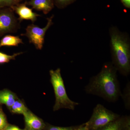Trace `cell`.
I'll return each mask as SVG.
<instances>
[{"label": "cell", "instance_id": "cell-12", "mask_svg": "<svg viewBox=\"0 0 130 130\" xmlns=\"http://www.w3.org/2000/svg\"><path fill=\"white\" fill-rule=\"evenodd\" d=\"M15 96L13 93L8 90L0 91V103L5 104L10 108L16 101Z\"/></svg>", "mask_w": 130, "mask_h": 130}, {"label": "cell", "instance_id": "cell-6", "mask_svg": "<svg viewBox=\"0 0 130 130\" xmlns=\"http://www.w3.org/2000/svg\"><path fill=\"white\" fill-rule=\"evenodd\" d=\"M20 25L11 8L0 9V37L17 31Z\"/></svg>", "mask_w": 130, "mask_h": 130}, {"label": "cell", "instance_id": "cell-11", "mask_svg": "<svg viewBox=\"0 0 130 130\" xmlns=\"http://www.w3.org/2000/svg\"><path fill=\"white\" fill-rule=\"evenodd\" d=\"M23 43V42L19 37L7 35L0 41V48L3 46H18L19 44Z\"/></svg>", "mask_w": 130, "mask_h": 130}, {"label": "cell", "instance_id": "cell-2", "mask_svg": "<svg viewBox=\"0 0 130 130\" xmlns=\"http://www.w3.org/2000/svg\"><path fill=\"white\" fill-rule=\"evenodd\" d=\"M111 63L125 76L130 73V41L129 35L115 26L109 28Z\"/></svg>", "mask_w": 130, "mask_h": 130}, {"label": "cell", "instance_id": "cell-4", "mask_svg": "<svg viewBox=\"0 0 130 130\" xmlns=\"http://www.w3.org/2000/svg\"><path fill=\"white\" fill-rule=\"evenodd\" d=\"M119 116L103 105L98 104L93 109L91 118L86 124L89 130H98L115 121Z\"/></svg>", "mask_w": 130, "mask_h": 130}, {"label": "cell", "instance_id": "cell-17", "mask_svg": "<svg viewBox=\"0 0 130 130\" xmlns=\"http://www.w3.org/2000/svg\"><path fill=\"white\" fill-rule=\"evenodd\" d=\"M54 3L59 8H63L73 3L76 0H53Z\"/></svg>", "mask_w": 130, "mask_h": 130}, {"label": "cell", "instance_id": "cell-9", "mask_svg": "<svg viewBox=\"0 0 130 130\" xmlns=\"http://www.w3.org/2000/svg\"><path fill=\"white\" fill-rule=\"evenodd\" d=\"M32 8L47 14L53 8V0H30L26 3Z\"/></svg>", "mask_w": 130, "mask_h": 130}, {"label": "cell", "instance_id": "cell-5", "mask_svg": "<svg viewBox=\"0 0 130 130\" xmlns=\"http://www.w3.org/2000/svg\"><path fill=\"white\" fill-rule=\"evenodd\" d=\"M53 18L54 15H52L50 18H47V25L43 28H40L34 24L28 25L26 29L25 33L21 34V36L26 37L29 39L30 43L34 44L37 49L41 50L43 47L46 32L53 24Z\"/></svg>", "mask_w": 130, "mask_h": 130}, {"label": "cell", "instance_id": "cell-20", "mask_svg": "<svg viewBox=\"0 0 130 130\" xmlns=\"http://www.w3.org/2000/svg\"><path fill=\"white\" fill-rule=\"evenodd\" d=\"M72 130H89L88 125L85 123L84 124L80 126L78 128H74Z\"/></svg>", "mask_w": 130, "mask_h": 130}, {"label": "cell", "instance_id": "cell-3", "mask_svg": "<svg viewBox=\"0 0 130 130\" xmlns=\"http://www.w3.org/2000/svg\"><path fill=\"white\" fill-rule=\"evenodd\" d=\"M50 74L55 96L54 111H58L61 108L74 110L76 107L79 104L72 101L68 97L61 77L60 69L58 68L55 70H50Z\"/></svg>", "mask_w": 130, "mask_h": 130}, {"label": "cell", "instance_id": "cell-1", "mask_svg": "<svg viewBox=\"0 0 130 130\" xmlns=\"http://www.w3.org/2000/svg\"><path fill=\"white\" fill-rule=\"evenodd\" d=\"M117 72L111 62L104 63L100 72L89 79L85 87V92L108 102L117 101L121 93Z\"/></svg>", "mask_w": 130, "mask_h": 130}, {"label": "cell", "instance_id": "cell-14", "mask_svg": "<svg viewBox=\"0 0 130 130\" xmlns=\"http://www.w3.org/2000/svg\"><path fill=\"white\" fill-rule=\"evenodd\" d=\"M11 111L15 113L23 114L28 109L26 107L23 103L19 100H16L12 106L10 107Z\"/></svg>", "mask_w": 130, "mask_h": 130}, {"label": "cell", "instance_id": "cell-8", "mask_svg": "<svg viewBox=\"0 0 130 130\" xmlns=\"http://www.w3.org/2000/svg\"><path fill=\"white\" fill-rule=\"evenodd\" d=\"M23 115L26 125L29 130H41L43 128L44 124L41 120L29 110Z\"/></svg>", "mask_w": 130, "mask_h": 130}, {"label": "cell", "instance_id": "cell-7", "mask_svg": "<svg viewBox=\"0 0 130 130\" xmlns=\"http://www.w3.org/2000/svg\"><path fill=\"white\" fill-rule=\"evenodd\" d=\"M19 16L20 22L23 20H30L35 22L40 15L32 11V9L28 7L26 4H18L11 7Z\"/></svg>", "mask_w": 130, "mask_h": 130}, {"label": "cell", "instance_id": "cell-19", "mask_svg": "<svg viewBox=\"0 0 130 130\" xmlns=\"http://www.w3.org/2000/svg\"><path fill=\"white\" fill-rule=\"evenodd\" d=\"M72 127H61L58 126H51L49 128L48 130H72Z\"/></svg>", "mask_w": 130, "mask_h": 130}, {"label": "cell", "instance_id": "cell-18", "mask_svg": "<svg viewBox=\"0 0 130 130\" xmlns=\"http://www.w3.org/2000/svg\"><path fill=\"white\" fill-rule=\"evenodd\" d=\"M7 121L5 115L0 111V130H5L7 126Z\"/></svg>", "mask_w": 130, "mask_h": 130}, {"label": "cell", "instance_id": "cell-13", "mask_svg": "<svg viewBox=\"0 0 130 130\" xmlns=\"http://www.w3.org/2000/svg\"><path fill=\"white\" fill-rule=\"evenodd\" d=\"M121 96L124 102L125 108L128 110L130 109V83L128 81L125 87L123 93H121Z\"/></svg>", "mask_w": 130, "mask_h": 130}, {"label": "cell", "instance_id": "cell-10", "mask_svg": "<svg viewBox=\"0 0 130 130\" xmlns=\"http://www.w3.org/2000/svg\"><path fill=\"white\" fill-rule=\"evenodd\" d=\"M129 119L119 118L98 130H124L128 124Z\"/></svg>", "mask_w": 130, "mask_h": 130}, {"label": "cell", "instance_id": "cell-21", "mask_svg": "<svg viewBox=\"0 0 130 130\" xmlns=\"http://www.w3.org/2000/svg\"><path fill=\"white\" fill-rule=\"evenodd\" d=\"M123 5L127 8H130V0H121Z\"/></svg>", "mask_w": 130, "mask_h": 130}, {"label": "cell", "instance_id": "cell-22", "mask_svg": "<svg viewBox=\"0 0 130 130\" xmlns=\"http://www.w3.org/2000/svg\"><path fill=\"white\" fill-rule=\"evenodd\" d=\"M19 1H21V0H19Z\"/></svg>", "mask_w": 130, "mask_h": 130}, {"label": "cell", "instance_id": "cell-16", "mask_svg": "<svg viewBox=\"0 0 130 130\" xmlns=\"http://www.w3.org/2000/svg\"><path fill=\"white\" fill-rule=\"evenodd\" d=\"M19 0H0V8L11 7L19 3Z\"/></svg>", "mask_w": 130, "mask_h": 130}, {"label": "cell", "instance_id": "cell-15", "mask_svg": "<svg viewBox=\"0 0 130 130\" xmlns=\"http://www.w3.org/2000/svg\"><path fill=\"white\" fill-rule=\"evenodd\" d=\"M23 53V52H20L11 55L0 51V64L8 63L12 60H15L16 57Z\"/></svg>", "mask_w": 130, "mask_h": 130}]
</instances>
